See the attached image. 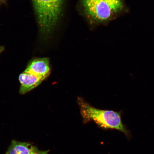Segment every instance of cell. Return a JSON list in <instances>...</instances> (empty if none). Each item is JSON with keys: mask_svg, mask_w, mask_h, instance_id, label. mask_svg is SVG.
<instances>
[{"mask_svg": "<svg viewBox=\"0 0 154 154\" xmlns=\"http://www.w3.org/2000/svg\"><path fill=\"white\" fill-rule=\"evenodd\" d=\"M64 0H32L42 34L49 36L58 24Z\"/></svg>", "mask_w": 154, "mask_h": 154, "instance_id": "2", "label": "cell"}, {"mask_svg": "<svg viewBox=\"0 0 154 154\" xmlns=\"http://www.w3.org/2000/svg\"><path fill=\"white\" fill-rule=\"evenodd\" d=\"M5 50L4 47H3V46H0V54H1V53L3 52Z\"/></svg>", "mask_w": 154, "mask_h": 154, "instance_id": "8", "label": "cell"}, {"mask_svg": "<svg viewBox=\"0 0 154 154\" xmlns=\"http://www.w3.org/2000/svg\"><path fill=\"white\" fill-rule=\"evenodd\" d=\"M19 80L20 83L19 93L24 95L37 87L44 80L24 70L19 75Z\"/></svg>", "mask_w": 154, "mask_h": 154, "instance_id": "5", "label": "cell"}, {"mask_svg": "<svg viewBox=\"0 0 154 154\" xmlns=\"http://www.w3.org/2000/svg\"><path fill=\"white\" fill-rule=\"evenodd\" d=\"M5 1V0H0V5H1L2 3Z\"/></svg>", "mask_w": 154, "mask_h": 154, "instance_id": "9", "label": "cell"}, {"mask_svg": "<svg viewBox=\"0 0 154 154\" xmlns=\"http://www.w3.org/2000/svg\"><path fill=\"white\" fill-rule=\"evenodd\" d=\"M86 14L99 22L109 20L119 12L110 0H81Z\"/></svg>", "mask_w": 154, "mask_h": 154, "instance_id": "3", "label": "cell"}, {"mask_svg": "<svg viewBox=\"0 0 154 154\" xmlns=\"http://www.w3.org/2000/svg\"><path fill=\"white\" fill-rule=\"evenodd\" d=\"M110 1L119 11L122 9L123 8L122 0H110Z\"/></svg>", "mask_w": 154, "mask_h": 154, "instance_id": "7", "label": "cell"}, {"mask_svg": "<svg viewBox=\"0 0 154 154\" xmlns=\"http://www.w3.org/2000/svg\"><path fill=\"white\" fill-rule=\"evenodd\" d=\"M25 70L45 80L51 72L49 59L47 57L33 58L29 61Z\"/></svg>", "mask_w": 154, "mask_h": 154, "instance_id": "4", "label": "cell"}, {"mask_svg": "<svg viewBox=\"0 0 154 154\" xmlns=\"http://www.w3.org/2000/svg\"><path fill=\"white\" fill-rule=\"evenodd\" d=\"M35 147L27 142L13 140L6 154H31Z\"/></svg>", "mask_w": 154, "mask_h": 154, "instance_id": "6", "label": "cell"}, {"mask_svg": "<svg viewBox=\"0 0 154 154\" xmlns=\"http://www.w3.org/2000/svg\"><path fill=\"white\" fill-rule=\"evenodd\" d=\"M77 102L84 124L93 121L101 128L118 130L124 133L128 138H131L130 131L123 123L120 112L96 109L82 97H78Z\"/></svg>", "mask_w": 154, "mask_h": 154, "instance_id": "1", "label": "cell"}]
</instances>
